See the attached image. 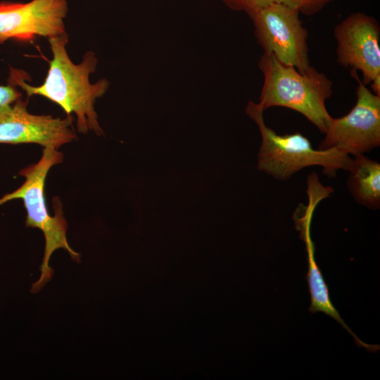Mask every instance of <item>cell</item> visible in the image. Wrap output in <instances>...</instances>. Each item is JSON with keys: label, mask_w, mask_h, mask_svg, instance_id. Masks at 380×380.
I'll return each mask as SVG.
<instances>
[{"label": "cell", "mask_w": 380, "mask_h": 380, "mask_svg": "<svg viewBox=\"0 0 380 380\" xmlns=\"http://www.w3.org/2000/svg\"><path fill=\"white\" fill-rule=\"evenodd\" d=\"M63 155L58 149L44 148L39 160L22 169L18 175L25 178L24 182L16 190L0 198V205L13 199L23 200L27 212L25 226L41 230L45 239V246L41 274L31 288L32 293H37L51 279L54 271L49 265L52 253L57 249H64L72 260L80 262V255L69 245L66 232L68 223L63 215L61 202L54 200V215L51 216L46 205L44 186L50 169L62 162Z\"/></svg>", "instance_id": "obj_3"}, {"label": "cell", "mask_w": 380, "mask_h": 380, "mask_svg": "<svg viewBox=\"0 0 380 380\" xmlns=\"http://www.w3.org/2000/svg\"><path fill=\"white\" fill-rule=\"evenodd\" d=\"M350 72L357 82L356 103L348 114L331 119L319 149L335 148L355 156L380 145V96Z\"/></svg>", "instance_id": "obj_6"}, {"label": "cell", "mask_w": 380, "mask_h": 380, "mask_svg": "<svg viewBox=\"0 0 380 380\" xmlns=\"http://www.w3.org/2000/svg\"><path fill=\"white\" fill-rule=\"evenodd\" d=\"M20 99L0 113V143L37 144L44 148L58 149L77 137L72 120L51 115H34Z\"/></svg>", "instance_id": "obj_9"}, {"label": "cell", "mask_w": 380, "mask_h": 380, "mask_svg": "<svg viewBox=\"0 0 380 380\" xmlns=\"http://www.w3.org/2000/svg\"><path fill=\"white\" fill-rule=\"evenodd\" d=\"M66 0H32L27 3L0 2V44L8 39L31 42L65 32Z\"/></svg>", "instance_id": "obj_8"}, {"label": "cell", "mask_w": 380, "mask_h": 380, "mask_svg": "<svg viewBox=\"0 0 380 380\" xmlns=\"http://www.w3.org/2000/svg\"><path fill=\"white\" fill-rule=\"evenodd\" d=\"M348 187L355 201L370 208L380 204V164L363 154L355 156L348 170Z\"/></svg>", "instance_id": "obj_10"}, {"label": "cell", "mask_w": 380, "mask_h": 380, "mask_svg": "<svg viewBox=\"0 0 380 380\" xmlns=\"http://www.w3.org/2000/svg\"><path fill=\"white\" fill-rule=\"evenodd\" d=\"M230 10L243 12L248 16L264 7L272 4H284L295 8L306 15L321 11L333 0H221Z\"/></svg>", "instance_id": "obj_11"}, {"label": "cell", "mask_w": 380, "mask_h": 380, "mask_svg": "<svg viewBox=\"0 0 380 380\" xmlns=\"http://www.w3.org/2000/svg\"><path fill=\"white\" fill-rule=\"evenodd\" d=\"M258 68L263 75L258 106L263 110L274 106L292 109L324 134L332 118L326 108V101L333 93L331 80L311 65L300 72L264 52Z\"/></svg>", "instance_id": "obj_2"}, {"label": "cell", "mask_w": 380, "mask_h": 380, "mask_svg": "<svg viewBox=\"0 0 380 380\" xmlns=\"http://www.w3.org/2000/svg\"><path fill=\"white\" fill-rule=\"evenodd\" d=\"M20 97L21 93L13 86L11 84L0 85V113L8 108Z\"/></svg>", "instance_id": "obj_12"}, {"label": "cell", "mask_w": 380, "mask_h": 380, "mask_svg": "<svg viewBox=\"0 0 380 380\" xmlns=\"http://www.w3.org/2000/svg\"><path fill=\"white\" fill-rule=\"evenodd\" d=\"M300 11L284 4H272L249 15L257 44L264 53H272L281 63L300 72L310 66L308 32Z\"/></svg>", "instance_id": "obj_5"}, {"label": "cell", "mask_w": 380, "mask_h": 380, "mask_svg": "<svg viewBox=\"0 0 380 380\" xmlns=\"http://www.w3.org/2000/svg\"><path fill=\"white\" fill-rule=\"evenodd\" d=\"M336 61L350 71H360L362 82L380 96V27L364 13H353L334 28Z\"/></svg>", "instance_id": "obj_7"}, {"label": "cell", "mask_w": 380, "mask_h": 380, "mask_svg": "<svg viewBox=\"0 0 380 380\" xmlns=\"http://www.w3.org/2000/svg\"><path fill=\"white\" fill-rule=\"evenodd\" d=\"M246 114L257 124L262 137L258 169L279 180L289 179L303 168L319 165L324 175L333 176L338 170H348L353 159L335 148H313L310 140L299 132L279 135L267 127L264 110L258 103L248 101Z\"/></svg>", "instance_id": "obj_4"}, {"label": "cell", "mask_w": 380, "mask_h": 380, "mask_svg": "<svg viewBox=\"0 0 380 380\" xmlns=\"http://www.w3.org/2000/svg\"><path fill=\"white\" fill-rule=\"evenodd\" d=\"M52 52V59L44 83L37 87L24 82L16 70H11L13 82L19 85L27 97L39 95L59 105L70 116L77 117V129L87 134L93 131L96 134L103 133L95 111L96 100L108 90L110 82L103 78L94 84L89 81V75L96 68L98 58L93 51H87L82 61L75 64L68 56L66 32L47 38Z\"/></svg>", "instance_id": "obj_1"}]
</instances>
